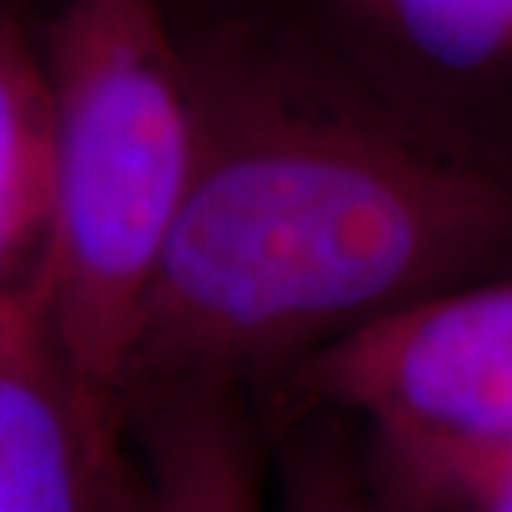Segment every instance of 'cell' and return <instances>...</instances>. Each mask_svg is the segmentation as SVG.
<instances>
[{"mask_svg": "<svg viewBox=\"0 0 512 512\" xmlns=\"http://www.w3.org/2000/svg\"><path fill=\"white\" fill-rule=\"evenodd\" d=\"M190 67L197 167L143 300L124 409L240 389L396 306L512 273L509 153L396 107L293 30Z\"/></svg>", "mask_w": 512, "mask_h": 512, "instance_id": "cell-1", "label": "cell"}, {"mask_svg": "<svg viewBox=\"0 0 512 512\" xmlns=\"http://www.w3.org/2000/svg\"><path fill=\"white\" fill-rule=\"evenodd\" d=\"M44 64L57 173L40 300L77 386L124 423L140 310L197 167V84L163 0H57Z\"/></svg>", "mask_w": 512, "mask_h": 512, "instance_id": "cell-2", "label": "cell"}, {"mask_svg": "<svg viewBox=\"0 0 512 512\" xmlns=\"http://www.w3.org/2000/svg\"><path fill=\"white\" fill-rule=\"evenodd\" d=\"M290 383L366 429L363 466L393 486L512 439V273L429 293L336 336Z\"/></svg>", "mask_w": 512, "mask_h": 512, "instance_id": "cell-3", "label": "cell"}, {"mask_svg": "<svg viewBox=\"0 0 512 512\" xmlns=\"http://www.w3.org/2000/svg\"><path fill=\"white\" fill-rule=\"evenodd\" d=\"M296 37L426 124L512 157V0H293Z\"/></svg>", "mask_w": 512, "mask_h": 512, "instance_id": "cell-4", "label": "cell"}, {"mask_svg": "<svg viewBox=\"0 0 512 512\" xmlns=\"http://www.w3.org/2000/svg\"><path fill=\"white\" fill-rule=\"evenodd\" d=\"M124 433L67 370L40 283L0 306V512H104Z\"/></svg>", "mask_w": 512, "mask_h": 512, "instance_id": "cell-5", "label": "cell"}, {"mask_svg": "<svg viewBox=\"0 0 512 512\" xmlns=\"http://www.w3.org/2000/svg\"><path fill=\"white\" fill-rule=\"evenodd\" d=\"M157 512H263L253 433L233 386H187L127 403Z\"/></svg>", "mask_w": 512, "mask_h": 512, "instance_id": "cell-6", "label": "cell"}, {"mask_svg": "<svg viewBox=\"0 0 512 512\" xmlns=\"http://www.w3.org/2000/svg\"><path fill=\"white\" fill-rule=\"evenodd\" d=\"M57 124L44 50L0 7V306L40 283L54 220Z\"/></svg>", "mask_w": 512, "mask_h": 512, "instance_id": "cell-7", "label": "cell"}, {"mask_svg": "<svg viewBox=\"0 0 512 512\" xmlns=\"http://www.w3.org/2000/svg\"><path fill=\"white\" fill-rule=\"evenodd\" d=\"M276 512H389L363 456L340 433H310L286 449Z\"/></svg>", "mask_w": 512, "mask_h": 512, "instance_id": "cell-8", "label": "cell"}, {"mask_svg": "<svg viewBox=\"0 0 512 512\" xmlns=\"http://www.w3.org/2000/svg\"><path fill=\"white\" fill-rule=\"evenodd\" d=\"M373 489L389 512H512V439Z\"/></svg>", "mask_w": 512, "mask_h": 512, "instance_id": "cell-9", "label": "cell"}, {"mask_svg": "<svg viewBox=\"0 0 512 512\" xmlns=\"http://www.w3.org/2000/svg\"><path fill=\"white\" fill-rule=\"evenodd\" d=\"M104 512H157L153 509L147 479H143L140 466L133 459H124V466L117 469Z\"/></svg>", "mask_w": 512, "mask_h": 512, "instance_id": "cell-10", "label": "cell"}, {"mask_svg": "<svg viewBox=\"0 0 512 512\" xmlns=\"http://www.w3.org/2000/svg\"><path fill=\"white\" fill-rule=\"evenodd\" d=\"M0 7H7V10H14V14H20V10L27 7V0H0Z\"/></svg>", "mask_w": 512, "mask_h": 512, "instance_id": "cell-11", "label": "cell"}]
</instances>
